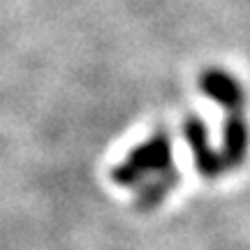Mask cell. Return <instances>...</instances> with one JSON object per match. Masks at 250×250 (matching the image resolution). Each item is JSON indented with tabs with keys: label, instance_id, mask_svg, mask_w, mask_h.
<instances>
[{
	"label": "cell",
	"instance_id": "obj_1",
	"mask_svg": "<svg viewBox=\"0 0 250 250\" xmlns=\"http://www.w3.org/2000/svg\"><path fill=\"white\" fill-rule=\"evenodd\" d=\"M174 167V146L167 132H155L127 153L123 162L111 169V179L121 188H137Z\"/></svg>",
	"mask_w": 250,
	"mask_h": 250
},
{
	"label": "cell",
	"instance_id": "obj_2",
	"mask_svg": "<svg viewBox=\"0 0 250 250\" xmlns=\"http://www.w3.org/2000/svg\"><path fill=\"white\" fill-rule=\"evenodd\" d=\"M183 139L188 142L190 151H192V160H195L197 171L204 176V179H215L225 171L223 158L220 151H215L211 146V137L206 130V123L199 116L190 114L183 121Z\"/></svg>",
	"mask_w": 250,
	"mask_h": 250
},
{
	"label": "cell",
	"instance_id": "obj_3",
	"mask_svg": "<svg viewBox=\"0 0 250 250\" xmlns=\"http://www.w3.org/2000/svg\"><path fill=\"white\" fill-rule=\"evenodd\" d=\"M197 86H199V93L204 98H208L215 104H220L229 114L232 111H243V107H246V90H243V86L236 81L234 74H229L223 67H206V70H202L199 79H197Z\"/></svg>",
	"mask_w": 250,
	"mask_h": 250
},
{
	"label": "cell",
	"instance_id": "obj_4",
	"mask_svg": "<svg viewBox=\"0 0 250 250\" xmlns=\"http://www.w3.org/2000/svg\"><path fill=\"white\" fill-rule=\"evenodd\" d=\"M250 153V125L243 111H232L223 123V158L225 169H239L248 160Z\"/></svg>",
	"mask_w": 250,
	"mask_h": 250
},
{
	"label": "cell",
	"instance_id": "obj_5",
	"mask_svg": "<svg viewBox=\"0 0 250 250\" xmlns=\"http://www.w3.org/2000/svg\"><path fill=\"white\" fill-rule=\"evenodd\" d=\"M179 179H181L179 169L171 167V169H167L165 174H160V176L146 181L144 186L137 188V197H134L137 208H142V211H153V208H158V206L171 195V190L176 188Z\"/></svg>",
	"mask_w": 250,
	"mask_h": 250
}]
</instances>
